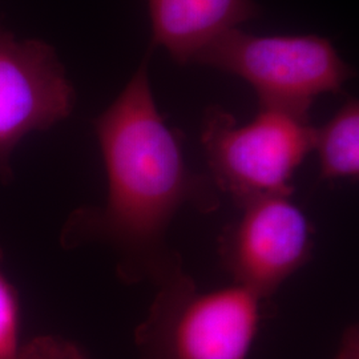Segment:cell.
Masks as SVG:
<instances>
[{
  "instance_id": "obj_5",
  "label": "cell",
  "mask_w": 359,
  "mask_h": 359,
  "mask_svg": "<svg viewBox=\"0 0 359 359\" xmlns=\"http://www.w3.org/2000/svg\"><path fill=\"white\" fill-rule=\"evenodd\" d=\"M313 248V225L290 197L281 196L243 206L217 240L221 265L233 283L266 301L308 264Z\"/></svg>"
},
{
  "instance_id": "obj_7",
  "label": "cell",
  "mask_w": 359,
  "mask_h": 359,
  "mask_svg": "<svg viewBox=\"0 0 359 359\" xmlns=\"http://www.w3.org/2000/svg\"><path fill=\"white\" fill-rule=\"evenodd\" d=\"M152 47H161L179 65L225 31L261 15L255 0H148Z\"/></svg>"
},
{
  "instance_id": "obj_2",
  "label": "cell",
  "mask_w": 359,
  "mask_h": 359,
  "mask_svg": "<svg viewBox=\"0 0 359 359\" xmlns=\"http://www.w3.org/2000/svg\"><path fill=\"white\" fill-rule=\"evenodd\" d=\"M156 287L135 330L139 359H250L270 301L237 283L201 292L184 268Z\"/></svg>"
},
{
  "instance_id": "obj_8",
  "label": "cell",
  "mask_w": 359,
  "mask_h": 359,
  "mask_svg": "<svg viewBox=\"0 0 359 359\" xmlns=\"http://www.w3.org/2000/svg\"><path fill=\"white\" fill-rule=\"evenodd\" d=\"M322 180H357L359 176V104L348 99L320 128L316 127L314 148Z\"/></svg>"
},
{
  "instance_id": "obj_1",
  "label": "cell",
  "mask_w": 359,
  "mask_h": 359,
  "mask_svg": "<svg viewBox=\"0 0 359 359\" xmlns=\"http://www.w3.org/2000/svg\"><path fill=\"white\" fill-rule=\"evenodd\" d=\"M148 56L126 88L95 120L107 173V200L71 215L62 233L65 248L108 245L117 276L127 285L157 286L184 268L168 243V229L187 206L210 215L219 192L208 175L187 164L181 137L169 128L154 102Z\"/></svg>"
},
{
  "instance_id": "obj_11",
  "label": "cell",
  "mask_w": 359,
  "mask_h": 359,
  "mask_svg": "<svg viewBox=\"0 0 359 359\" xmlns=\"http://www.w3.org/2000/svg\"><path fill=\"white\" fill-rule=\"evenodd\" d=\"M358 335L357 325H351L350 327H347L342 335V341L335 359H358Z\"/></svg>"
},
{
  "instance_id": "obj_9",
  "label": "cell",
  "mask_w": 359,
  "mask_h": 359,
  "mask_svg": "<svg viewBox=\"0 0 359 359\" xmlns=\"http://www.w3.org/2000/svg\"><path fill=\"white\" fill-rule=\"evenodd\" d=\"M19 329L20 309L18 295L0 265V359H19L22 350Z\"/></svg>"
},
{
  "instance_id": "obj_6",
  "label": "cell",
  "mask_w": 359,
  "mask_h": 359,
  "mask_svg": "<svg viewBox=\"0 0 359 359\" xmlns=\"http://www.w3.org/2000/svg\"><path fill=\"white\" fill-rule=\"evenodd\" d=\"M75 90L50 44L16 40L0 26V179H13L11 156L27 135L72 114Z\"/></svg>"
},
{
  "instance_id": "obj_4",
  "label": "cell",
  "mask_w": 359,
  "mask_h": 359,
  "mask_svg": "<svg viewBox=\"0 0 359 359\" xmlns=\"http://www.w3.org/2000/svg\"><path fill=\"white\" fill-rule=\"evenodd\" d=\"M193 63L241 77L258 107L309 116L323 93H339L354 71L330 40L316 35L256 36L231 28L213 39Z\"/></svg>"
},
{
  "instance_id": "obj_10",
  "label": "cell",
  "mask_w": 359,
  "mask_h": 359,
  "mask_svg": "<svg viewBox=\"0 0 359 359\" xmlns=\"http://www.w3.org/2000/svg\"><path fill=\"white\" fill-rule=\"evenodd\" d=\"M19 359H90L76 344L57 335H41L22 346Z\"/></svg>"
},
{
  "instance_id": "obj_3",
  "label": "cell",
  "mask_w": 359,
  "mask_h": 359,
  "mask_svg": "<svg viewBox=\"0 0 359 359\" xmlns=\"http://www.w3.org/2000/svg\"><path fill=\"white\" fill-rule=\"evenodd\" d=\"M309 116L258 107L240 126L218 105L205 109L201 126L209 177L240 209L264 197H292L295 170L314 148Z\"/></svg>"
}]
</instances>
